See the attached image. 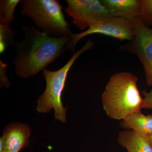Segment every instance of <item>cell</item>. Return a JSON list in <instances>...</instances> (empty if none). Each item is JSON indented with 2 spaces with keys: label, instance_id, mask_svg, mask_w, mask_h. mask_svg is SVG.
<instances>
[{
  "label": "cell",
  "instance_id": "12",
  "mask_svg": "<svg viewBox=\"0 0 152 152\" xmlns=\"http://www.w3.org/2000/svg\"><path fill=\"white\" fill-rule=\"evenodd\" d=\"M20 0L0 1V25L10 26L15 21V11Z\"/></svg>",
  "mask_w": 152,
  "mask_h": 152
},
{
  "label": "cell",
  "instance_id": "4",
  "mask_svg": "<svg viewBox=\"0 0 152 152\" xmlns=\"http://www.w3.org/2000/svg\"><path fill=\"white\" fill-rule=\"evenodd\" d=\"M20 4L21 15L30 18L41 31L55 37H72L58 1L21 0Z\"/></svg>",
  "mask_w": 152,
  "mask_h": 152
},
{
  "label": "cell",
  "instance_id": "10",
  "mask_svg": "<svg viewBox=\"0 0 152 152\" xmlns=\"http://www.w3.org/2000/svg\"><path fill=\"white\" fill-rule=\"evenodd\" d=\"M118 141L128 152H152V146L148 136L133 131L121 132Z\"/></svg>",
  "mask_w": 152,
  "mask_h": 152
},
{
  "label": "cell",
  "instance_id": "14",
  "mask_svg": "<svg viewBox=\"0 0 152 152\" xmlns=\"http://www.w3.org/2000/svg\"><path fill=\"white\" fill-rule=\"evenodd\" d=\"M141 10L139 17L147 27L152 25V0H141Z\"/></svg>",
  "mask_w": 152,
  "mask_h": 152
},
{
  "label": "cell",
  "instance_id": "8",
  "mask_svg": "<svg viewBox=\"0 0 152 152\" xmlns=\"http://www.w3.org/2000/svg\"><path fill=\"white\" fill-rule=\"evenodd\" d=\"M31 129L26 124L12 123L7 125L0 138V152H20L28 146Z\"/></svg>",
  "mask_w": 152,
  "mask_h": 152
},
{
  "label": "cell",
  "instance_id": "2",
  "mask_svg": "<svg viewBox=\"0 0 152 152\" xmlns=\"http://www.w3.org/2000/svg\"><path fill=\"white\" fill-rule=\"evenodd\" d=\"M138 77L127 72L114 74L107 83L102 96L106 113L115 120H122L141 112L143 103L138 88Z\"/></svg>",
  "mask_w": 152,
  "mask_h": 152
},
{
  "label": "cell",
  "instance_id": "6",
  "mask_svg": "<svg viewBox=\"0 0 152 152\" xmlns=\"http://www.w3.org/2000/svg\"><path fill=\"white\" fill-rule=\"evenodd\" d=\"M135 21V32L132 39L121 46L119 49L137 55L143 66L147 84L152 86V28L144 25L139 16Z\"/></svg>",
  "mask_w": 152,
  "mask_h": 152
},
{
  "label": "cell",
  "instance_id": "9",
  "mask_svg": "<svg viewBox=\"0 0 152 152\" xmlns=\"http://www.w3.org/2000/svg\"><path fill=\"white\" fill-rule=\"evenodd\" d=\"M110 17L134 19L139 16L141 0H101Z\"/></svg>",
  "mask_w": 152,
  "mask_h": 152
},
{
  "label": "cell",
  "instance_id": "7",
  "mask_svg": "<svg viewBox=\"0 0 152 152\" xmlns=\"http://www.w3.org/2000/svg\"><path fill=\"white\" fill-rule=\"evenodd\" d=\"M66 13L72 18L73 23L79 29L86 31L99 20L110 17L99 0H66Z\"/></svg>",
  "mask_w": 152,
  "mask_h": 152
},
{
  "label": "cell",
  "instance_id": "11",
  "mask_svg": "<svg viewBox=\"0 0 152 152\" xmlns=\"http://www.w3.org/2000/svg\"><path fill=\"white\" fill-rule=\"evenodd\" d=\"M121 127L126 130H132L143 135H152V115H145L141 112L134 113L122 120Z\"/></svg>",
  "mask_w": 152,
  "mask_h": 152
},
{
  "label": "cell",
  "instance_id": "17",
  "mask_svg": "<svg viewBox=\"0 0 152 152\" xmlns=\"http://www.w3.org/2000/svg\"><path fill=\"white\" fill-rule=\"evenodd\" d=\"M148 138L149 140L151 143V145L152 146V135H150L149 136H148Z\"/></svg>",
  "mask_w": 152,
  "mask_h": 152
},
{
  "label": "cell",
  "instance_id": "15",
  "mask_svg": "<svg viewBox=\"0 0 152 152\" xmlns=\"http://www.w3.org/2000/svg\"><path fill=\"white\" fill-rule=\"evenodd\" d=\"M7 65L6 63L0 61V88H5L7 90H9L11 82L9 77L7 76Z\"/></svg>",
  "mask_w": 152,
  "mask_h": 152
},
{
  "label": "cell",
  "instance_id": "3",
  "mask_svg": "<svg viewBox=\"0 0 152 152\" xmlns=\"http://www.w3.org/2000/svg\"><path fill=\"white\" fill-rule=\"evenodd\" d=\"M94 42L88 40L81 48L74 53L66 64L59 69L51 71L45 69L43 73L46 86L45 91L40 95L37 100L36 110L39 113H48L53 109L54 110L55 119L62 123L66 122V111L62 102L61 97L68 73L78 57L84 52L92 49Z\"/></svg>",
  "mask_w": 152,
  "mask_h": 152
},
{
  "label": "cell",
  "instance_id": "1",
  "mask_svg": "<svg viewBox=\"0 0 152 152\" xmlns=\"http://www.w3.org/2000/svg\"><path fill=\"white\" fill-rule=\"evenodd\" d=\"M23 40L16 42V57L12 60L17 75L23 78L33 77L66 50L71 37H55L34 26H24Z\"/></svg>",
  "mask_w": 152,
  "mask_h": 152
},
{
  "label": "cell",
  "instance_id": "13",
  "mask_svg": "<svg viewBox=\"0 0 152 152\" xmlns=\"http://www.w3.org/2000/svg\"><path fill=\"white\" fill-rule=\"evenodd\" d=\"M17 31L10 26L0 25V53H3L7 49L14 46L16 41L14 37Z\"/></svg>",
  "mask_w": 152,
  "mask_h": 152
},
{
  "label": "cell",
  "instance_id": "16",
  "mask_svg": "<svg viewBox=\"0 0 152 152\" xmlns=\"http://www.w3.org/2000/svg\"><path fill=\"white\" fill-rule=\"evenodd\" d=\"M142 93L144 97L142 108L152 110V88L150 91L144 90Z\"/></svg>",
  "mask_w": 152,
  "mask_h": 152
},
{
  "label": "cell",
  "instance_id": "5",
  "mask_svg": "<svg viewBox=\"0 0 152 152\" xmlns=\"http://www.w3.org/2000/svg\"><path fill=\"white\" fill-rule=\"evenodd\" d=\"M135 28V18L106 17L99 20L83 32L73 34L66 50L75 52L76 45L79 41L93 34H100L121 41H131L134 35Z\"/></svg>",
  "mask_w": 152,
  "mask_h": 152
}]
</instances>
